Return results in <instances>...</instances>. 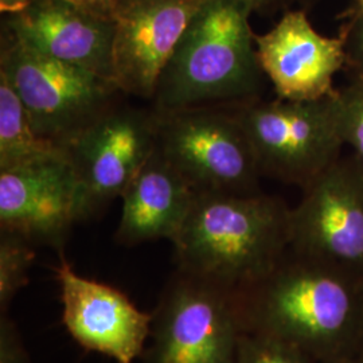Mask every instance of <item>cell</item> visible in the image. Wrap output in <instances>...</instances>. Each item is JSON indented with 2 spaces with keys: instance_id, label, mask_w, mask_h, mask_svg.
<instances>
[{
  "instance_id": "6da1fadb",
  "label": "cell",
  "mask_w": 363,
  "mask_h": 363,
  "mask_svg": "<svg viewBox=\"0 0 363 363\" xmlns=\"http://www.w3.org/2000/svg\"><path fill=\"white\" fill-rule=\"evenodd\" d=\"M291 210L268 195L196 191L171 240L175 269L234 291L271 272L291 245Z\"/></svg>"
},
{
  "instance_id": "7a4b0ae2",
  "label": "cell",
  "mask_w": 363,
  "mask_h": 363,
  "mask_svg": "<svg viewBox=\"0 0 363 363\" xmlns=\"http://www.w3.org/2000/svg\"><path fill=\"white\" fill-rule=\"evenodd\" d=\"M240 0H208L164 66L154 111L237 105L257 99L261 76L255 34Z\"/></svg>"
},
{
  "instance_id": "3957f363",
  "label": "cell",
  "mask_w": 363,
  "mask_h": 363,
  "mask_svg": "<svg viewBox=\"0 0 363 363\" xmlns=\"http://www.w3.org/2000/svg\"><path fill=\"white\" fill-rule=\"evenodd\" d=\"M271 272L233 291L242 331L280 337L306 351L325 346L349 327L354 298L328 265L294 250Z\"/></svg>"
},
{
  "instance_id": "277c9868",
  "label": "cell",
  "mask_w": 363,
  "mask_h": 363,
  "mask_svg": "<svg viewBox=\"0 0 363 363\" xmlns=\"http://www.w3.org/2000/svg\"><path fill=\"white\" fill-rule=\"evenodd\" d=\"M154 116L157 150L195 191L259 194V163L232 105L154 111Z\"/></svg>"
},
{
  "instance_id": "5b68a950",
  "label": "cell",
  "mask_w": 363,
  "mask_h": 363,
  "mask_svg": "<svg viewBox=\"0 0 363 363\" xmlns=\"http://www.w3.org/2000/svg\"><path fill=\"white\" fill-rule=\"evenodd\" d=\"M334 93L308 101L256 99L232 106L247 132L261 175L304 189L337 162L346 144Z\"/></svg>"
},
{
  "instance_id": "8992f818",
  "label": "cell",
  "mask_w": 363,
  "mask_h": 363,
  "mask_svg": "<svg viewBox=\"0 0 363 363\" xmlns=\"http://www.w3.org/2000/svg\"><path fill=\"white\" fill-rule=\"evenodd\" d=\"M242 333L233 291L175 269L155 310L143 363H235Z\"/></svg>"
},
{
  "instance_id": "52a82bcc",
  "label": "cell",
  "mask_w": 363,
  "mask_h": 363,
  "mask_svg": "<svg viewBox=\"0 0 363 363\" xmlns=\"http://www.w3.org/2000/svg\"><path fill=\"white\" fill-rule=\"evenodd\" d=\"M0 74L13 86L39 138L61 145L117 101L112 81L33 52L1 30Z\"/></svg>"
},
{
  "instance_id": "ba28073f",
  "label": "cell",
  "mask_w": 363,
  "mask_h": 363,
  "mask_svg": "<svg viewBox=\"0 0 363 363\" xmlns=\"http://www.w3.org/2000/svg\"><path fill=\"white\" fill-rule=\"evenodd\" d=\"M78 186V222L121 196L156 147L154 111L115 103L60 145Z\"/></svg>"
},
{
  "instance_id": "9c48e42d",
  "label": "cell",
  "mask_w": 363,
  "mask_h": 363,
  "mask_svg": "<svg viewBox=\"0 0 363 363\" xmlns=\"http://www.w3.org/2000/svg\"><path fill=\"white\" fill-rule=\"evenodd\" d=\"M291 210L292 250L325 265L363 267V164L339 157Z\"/></svg>"
},
{
  "instance_id": "30bf717a",
  "label": "cell",
  "mask_w": 363,
  "mask_h": 363,
  "mask_svg": "<svg viewBox=\"0 0 363 363\" xmlns=\"http://www.w3.org/2000/svg\"><path fill=\"white\" fill-rule=\"evenodd\" d=\"M208 0H115L113 82L152 100L159 77L195 15Z\"/></svg>"
},
{
  "instance_id": "8fae6325",
  "label": "cell",
  "mask_w": 363,
  "mask_h": 363,
  "mask_svg": "<svg viewBox=\"0 0 363 363\" xmlns=\"http://www.w3.org/2000/svg\"><path fill=\"white\" fill-rule=\"evenodd\" d=\"M54 268L62 301V322L85 350L109 357L116 363L142 358L151 334L152 313L138 308L117 289L78 274L64 252Z\"/></svg>"
},
{
  "instance_id": "7c38bea8",
  "label": "cell",
  "mask_w": 363,
  "mask_h": 363,
  "mask_svg": "<svg viewBox=\"0 0 363 363\" xmlns=\"http://www.w3.org/2000/svg\"><path fill=\"white\" fill-rule=\"evenodd\" d=\"M78 186L61 151L18 169L0 171V229L33 245L64 252L77 218Z\"/></svg>"
},
{
  "instance_id": "4fadbf2b",
  "label": "cell",
  "mask_w": 363,
  "mask_h": 363,
  "mask_svg": "<svg viewBox=\"0 0 363 363\" xmlns=\"http://www.w3.org/2000/svg\"><path fill=\"white\" fill-rule=\"evenodd\" d=\"M1 30L33 52L113 82L112 15L77 0H34L6 15Z\"/></svg>"
},
{
  "instance_id": "5bb4252c",
  "label": "cell",
  "mask_w": 363,
  "mask_h": 363,
  "mask_svg": "<svg viewBox=\"0 0 363 363\" xmlns=\"http://www.w3.org/2000/svg\"><path fill=\"white\" fill-rule=\"evenodd\" d=\"M262 73L277 99L319 100L337 91L334 79L347 64L345 37L319 34L304 11H288L272 30L255 37Z\"/></svg>"
},
{
  "instance_id": "9a60e30c",
  "label": "cell",
  "mask_w": 363,
  "mask_h": 363,
  "mask_svg": "<svg viewBox=\"0 0 363 363\" xmlns=\"http://www.w3.org/2000/svg\"><path fill=\"white\" fill-rule=\"evenodd\" d=\"M195 194L193 186L155 147L121 195L117 244L135 247L160 238L171 241L181 229Z\"/></svg>"
},
{
  "instance_id": "2e32d148",
  "label": "cell",
  "mask_w": 363,
  "mask_h": 363,
  "mask_svg": "<svg viewBox=\"0 0 363 363\" xmlns=\"http://www.w3.org/2000/svg\"><path fill=\"white\" fill-rule=\"evenodd\" d=\"M61 151L39 138L7 78L0 74V171L18 169Z\"/></svg>"
},
{
  "instance_id": "e0dca14e",
  "label": "cell",
  "mask_w": 363,
  "mask_h": 363,
  "mask_svg": "<svg viewBox=\"0 0 363 363\" xmlns=\"http://www.w3.org/2000/svg\"><path fill=\"white\" fill-rule=\"evenodd\" d=\"M34 245L18 234L0 233V313L6 315L15 295L28 284Z\"/></svg>"
},
{
  "instance_id": "ac0fdd59",
  "label": "cell",
  "mask_w": 363,
  "mask_h": 363,
  "mask_svg": "<svg viewBox=\"0 0 363 363\" xmlns=\"http://www.w3.org/2000/svg\"><path fill=\"white\" fill-rule=\"evenodd\" d=\"M235 363H307V359L304 351L280 337L242 331Z\"/></svg>"
},
{
  "instance_id": "d6986e66",
  "label": "cell",
  "mask_w": 363,
  "mask_h": 363,
  "mask_svg": "<svg viewBox=\"0 0 363 363\" xmlns=\"http://www.w3.org/2000/svg\"><path fill=\"white\" fill-rule=\"evenodd\" d=\"M334 99L342 138L363 164V82L354 79L350 85L337 89Z\"/></svg>"
},
{
  "instance_id": "ffe728a7",
  "label": "cell",
  "mask_w": 363,
  "mask_h": 363,
  "mask_svg": "<svg viewBox=\"0 0 363 363\" xmlns=\"http://www.w3.org/2000/svg\"><path fill=\"white\" fill-rule=\"evenodd\" d=\"M0 363H31L16 325L7 313L0 316Z\"/></svg>"
},
{
  "instance_id": "44dd1931",
  "label": "cell",
  "mask_w": 363,
  "mask_h": 363,
  "mask_svg": "<svg viewBox=\"0 0 363 363\" xmlns=\"http://www.w3.org/2000/svg\"><path fill=\"white\" fill-rule=\"evenodd\" d=\"M346 40L347 52V64L352 65L355 72V79L363 82V13L358 11L355 21L352 22Z\"/></svg>"
},
{
  "instance_id": "7402d4cb",
  "label": "cell",
  "mask_w": 363,
  "mask_h": 363,
  "mask_svg": "<svg viewBox=\"0 0 363 363\" xmlns=\"http://www.w3.org/2000/svg\"><path fill=\"white\" fill-rule=\"evenodd\" d=\"M33 1L34 0H0V10L3 15H9V13L21 11Z\"/></svg>"
},
{
  "instance_id": "603a6c76",
  "label": "cell",
  "mask_w": 363,
  "mask_h": 363,
  "mask_svg": "<svg viewBox=\"0 0 363 363\" xmlns=\"http://www.w3.org/2000/svg\"><path fill=\"white\" fill-rule=\"evenodd\" d=\"M77 1L91 7L99 13L112 15V6H113L115 0H77Z\"/></svg>"
},
{
  "instance_id": "cb8c5ba5",
  "label": "cell",
  "mask_w": 363,
  "mask_h": 363,
  "mask_svg": "<svg viewBox=\"0 0 363 363\" xmlns=\"http://www.w3.org/2000/svg\"><path fill=\"white\" fill-rule=\"evenodd\" d=\"M242 3H247V6L252 9V10H257V9H264L267 6H272V4H277L280 1H284V0H240Z\"/></svg>"
},
{
  "instance_id": "d4e9b609",
  "label": "cell",
  "mask_w": 363,
  "mask_h": 363,
  "mask_svg": "<svg viewBox=\"0 0 363 363\" xmlns=\"http://www.w3.org/2000/svg\"><path fill=\"white\" fill-rule=\"evenodd\" d=\"M357 6H358V11L363 13V0H355Z\"/></svg>"
}]
</instances>
